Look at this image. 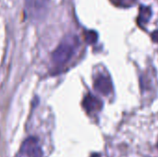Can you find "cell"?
Returning <instances> with one entry per match:
<instances>
[{
	"label": "cell",
	"instance_id": "obj_7",
	"mask_svg": "<svg viewBox=\"0 0 158 157\" xmlns=\"http://www.w3.org/2000/svg\"><path fill=\"white\" fill-rule=\"evenodd\" d=\"M115 6L121 7H129L135 4L136 0H110Z\"/></svg>",
	"mask_w": 158,
	"mask_h": 157
},
{
	"label": "cell",
	"instance_id": "obj_8",
	"mask_svg": "<svg viewBox=\"0 0 158 157\" xmlns=\"http://www.w3.org/2000/svg\"><path fill=\"white\" fill-rule=\"evenodd\" d=\"M85 39H86V42L88 43H94L97 41V39H98L97 32H95L94 31H87L86 34H85Z\"/></svg>",
	"mask_w": 158,
	"mask_h": 157
},
{
	"label": "cell",
	"instance_id": "obj_4",
	"mask_svg": "<svg viewBox=\"0 0 158 157\" xmlns=\"http://www.w3.org/2000/svg\"><path fill=\"white\" fill-rule=\"evenodd\" d=\"M82 105L84 109L91 113V112H98L103 107V102L93 94H88L84 97L82 101Z\"/></svg>",
	"mask_w": 158,
	"mask_h": 157
},
{
	"label": "cell",
	"instance_id": "obj_6",
	"mask_svg": "<svg viewBox=\"0 0 158 157\" xmlns=\"http://www.w3.org/2000/svg\"><path fill=\"white\" fill-rule=\"evenodd\" d=\"M49 0H26V6L32 13H38L45 8Z\"/></svg>",
	"mask_w": 158,
	"mask_h": 157
},
{
	"label": "cell",
	"instance_id": "obj_3",
	"mask_svg": "<svg viewBox=\"0 0 158 157\" xmlns=\"http://www.w3.org/2000/svg\"><path fill=\"white\" fill-rule=\"evenodd\" d=\"M94 87L98 93H102L103 95H108L113 92L112 81L108 77L105 75H99L95 79Z\"/></svg>",
	"mask_w": 158,
	"mask_h": 157
},
{
	"label": "cell",
	"instance_id": "obj_2",
	"mask_svg": "<svg viewBox=\"0 0 158 157\" xmlns=\"http://www.w3.org/2000/svg\"><path fill=\"white\" fill-rule=\"evenodd\" d=\"M22 155L26 157H42L43 152L41 149V146L34 137H30L26 139L20 149Z\"/></svg>",
	"mask_w": 158,
	"mask_h": 157
},
{
	"label": "cell",
	"instance_id": "obj_9",
	"mask_svg": "<svg viewBox=\"0 0 158 157\" xmlns=\"http://www.w3.org/2000/svg\"><path fill=\"white\" fill-rule=\"evenodd\" d=\"M152 40H153L155 43H158V30L155 31L152 33Z\"/></svg>",
	"mask_w": 158,
	"mask_h": 157
},
{
	"label": "cell",
	"instance_id": "obj_5",
	"mask_svg": "<svg viewBox=\"0 0 158 157\" xmlns=\"http://www.w3.org/2000/svg\"><path fill=\"white\" fill-rule=\"evenodd\" d=\"M152 17V10L149 6H142L140 7L139 11V16L137 19V23L140 27L143 28L148 21L150 20V18Z\"/></svg>",
	"mask_w": 158,
	"mask_h": 157
},
{
	"label": "cell",
	"instance_id": "obj_1",
	"mask_svg": "<svg viewBox=\"0 0 158 157\" xmlns=\"http://www.w3.org/2000/svg\"><path fill=\"white\" fill-rule=\"evenodd\" d=\"M78 45V39L76 36L66 37L52 54V58L55 64L64 65L73 56Z\"/></svg>",
	"mask_w": 158,
	"mask_h": 157
}]
</instances>
